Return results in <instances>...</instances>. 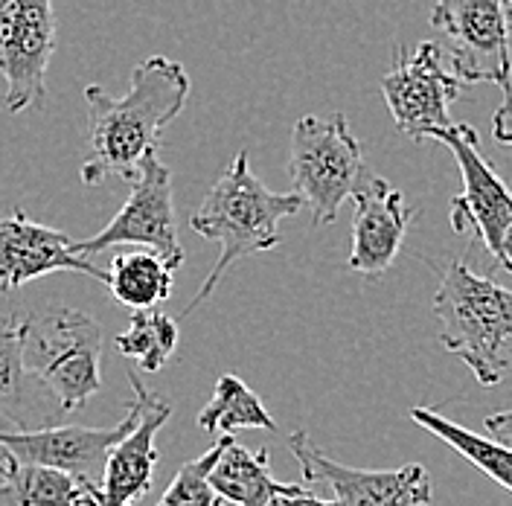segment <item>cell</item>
Segmentation results:
<instances>
[{
  "mask_svg": "<svg viewBox=\"0 0 512 506\" xmlns=\"http://www.w3.org/2000/svg\"><path fill=\"white\" fill-rule=\"evenodd\" d=\"M190 73L181 62L152 56L131 70V88L111 96L99 85L85 88L91 152L82 163V184L105 178L134 181L143 160L158 152L160 131L187 105Z\"/></svg>",
  "mask_w": 512,
  "mask_h": 506,
  "instance_id": "1",
  "label": "cell"
},
{
  "mask_svg": "<svg viewBox=\"0 0 512 506\" xmlns=\"http://www.w3.org/2000/svg\"><path fill=\"white\" fill-rule=\"evenodd\" d=\"M303 207L306 204L297 192L268 190L251 172L248 152H239L190 219V227L198 236L219 242V259L198 294L187 303L184 315H192L204 300H210L216 285L239 259L277 248L280 222L297 216Z\"/></svg>",
  "mask_w": 512,
  "mask_h": 506,
  "instance_id": "2",
  "label": "cell"
},
{
  "mask_svg": "<svg viewBox=\"0 0 512 506\" xmlns=\"http://www.w3.org/2000/svg\"><path fill=\"white\" fill-rule=\"evenodd\" d=\"M434 315L440 344L483 387L501 384L512 367V288L478 277L463 259H454L443 268Z\"/></svg>",
  "mask_w": 512,
  "mask_h": 506,
  "instance_id": "3",
  "label": "cell"
},
{
  "mask_svg": "<svg viewBox=\"0 0 512 506\" xmlns=\"http://www.w3.org/2000/svg\"><path fill=\"white\" fill-rule=\"evenodd\" d=\"M288 175L294 192L309 207L315 227L338 219L341 204L370 175L344 114H332L329 120L300 117L294 123L288 143Z\"/></svg>",
  "mask_w": 512,
  "mask_h": 506,
  "instance_id": "4",
  "label": "cell"
},
{
  "mask_svg": "<svg viewBox=\"0 0 512 506\" xmlns=\"http://www.w3.org/2000/svg\"><path fill=\"white\" fill-rule=\"evenodd\" d=\"M102 329L79 309L56 306L32 317L27 338V364L41 387L64 413L79 411L102 387L99 373Z\"/></svg>",
  "mask_w": 512,
  "mask_h": 506,
  "instance_id": "5",
  "label": "cell"
},
{
  "mask_svg": "<svg viewBox=\"0 0 512 506\" xmlns=\"http://www.w3.org/2000/svg\"><path fill=\"white\" fill-rule=\"evenodd\" d=\"M428 140L448 146L460 166L463 192L451 201V227L478 236L495 262L512 271V190L480 155L478 131L469 123H454L428 134Z\"/></svg>",
  "mask_w": 512,
  "mask_h": 506,
  "instance_id": "6",
  "label": "cell"
},
{
  "mask_svg": "<svg viewBox=\"0 0 512 506\" xmlns=\"http://www.w3.org/2000/svg\"><path fill=\"white\" fill-rule=\"evenodd\" d=\"M120 245H134L158 253L172 271L184 265V248L178 239L175 201H172V172L158 158V152L143 160L137 178L131 181V192L123 210L96 236L73 242V251L91 259L96 253Z\"/></svg>",
  "mask_w": 512,
  "mask_h": 506,
  "instance_id": "7",
  "label": "cell"
},
{
  "mask_svg": "<svg viewBox=\"0 0 512 506\" xmlns=\"http://www.w3.org/2000/svg\"><path fill=\"white\" fill-rule=\"evenodd\" d=\"M460 88L463 82L448 70L446 56L434 41H422L414 50L396 44L393 64L382 76V96L393 123L416 143L454 126L448 105L460 96Z\"/></svg>",
  "mask_w": 512,
  "mask_h": 506,
  "instance_id": "8",
  "label": "cell"
},
{
  "mask_svg": "<svg viewBox=\"0 0 512 506\" xmlns=\"http://www.w3.org/2000/svg\"><path fill=\"white\" fill-rule=\"evenodd\" d=\"M431 27L451 41V70L463 85L486 82L512 94L507 0H437Z\"/></svg>",
  "mask_w": 512,
  "mask_h": 506,
  "instance_id": "9",
  "label": "cell"
},
{
  "mask_svg": "<svg viewBox=\"0 0 512 506\" xmlns=\"http://www.w3.org/2000/svg\"><path fill=\"white\" fill-rule=\"evenodd\" d=\"M53 53V0H0V79L6 82L9 114L44 108Z\"/></svg>",
  "mask_w": 512,
  "mask_h": 506,
  "instance_id": "10",
  "label": "cell"
},
{
  "mask_svg": "<svg viewBox=\"0 0 512 506\" xmlns=\"http://www.w3.org/2000/svg\"><path fill=\"white\" fill-rule=\"evenodd\" d=\"M288 448L300 463L306 483H326L338 506H428L434 486L425 466L402 469H352L326 457L306 431H294Z\"/></svg>",
  "mask_w": 512,
  "mask_h": 506,
  "instance_id": "11",
  "label": "cell"
},
{
  "mask_svg": "<svg viewBox=\"0 0 512 506\" xmlns=\"http://www.w3.org/2000/svg\"><path fill=\"white\" fill-rule=\"evenodd\" d=\"M137 422H140V402L134 399L126 419L114 428L59 425V428H44V431H32V434H3L0 431V451H6L9 457H15L21 463L47 466V469L79 477V480L102 489L105 466H108L114 445L123 443Z\"/></svg>",
  "mask_w": 512,
  "mask_h": 506,
  "instance_id": "12",
  "label": "cell"
},
{
  "mask_svg": "<svg viewBox=\"0 0 512 506\" xmlns=\"http://www.w3.org/2000/svg\"><path fill=\"white\" fill-rule=\"evenodd\" d=\"M73 242L76 239L56 227L32 222L24 210H12L0 219V291H15L59 271L88 274L99 283H108V268L79 256Z\"/></svg>",
  "mask_w": 512,
  "mask_h": 506,
  "instance_id": "13",
  "label": "cell"
},
{
  "mask_svg": "<svg viewBox=\"0 0 512 506\" xmlns=\"http://www.w3.org/2000/svg\"><path fill=\"white\" fill-rule=\"evenodd\" d=\"M350 268L364 277H382L402 251L405 233L416 213L405 210V195L379 175H367L352 195Z\"/></svg>",
  "mask_w": 512,
  "mask_h": 506,
  "instance_id": "14",
  "label": "cell"
},
{
  "mask_svg": "<svg viewBox=\"0 0 512 506\" xmlns=\"http://www.w3.org/2000/svg\"><path fill=\"white\" fill-rule=\"evenodd\" d=\"M32 317H0V431L32 434L53 428L62 416L59 402L41 387L27 364Z\"/></svg>",
  "mask_w": 512,
  "mask_h": 506,
  "instance_id": "15",
  "label": "cell"
},
{
  "mask_svg": "<svg viewBox=\"0 0 512 506\" xmlns=\"http://www.w3.org/2000/svg\"><path fill=\"white\" fill-rule=\"evenodd\" d=\"M134 399L140 402V422L128 434L123 443L114 445L105 480H102V504L99 506H126L134 498L146 495L152 489V475L158 466V431L169 422L172 405L152 393L143 381L137 379L134 370H126Z\"/></svg>",
  "mask_w": 512,
  "mask_h": 506,
  "instance_id": "16",
  "label": "cell"
},
{
  "mask_svg": "<svg viewBox=\"0 0 512 506\" xmlns=\"http://www.w3.org/2000/svg\"><path fill=\"white\" fill-rule=\"evenodd\" d=\"M102 489L0 451V506H99Z\"/></svg>",
  "mask_w": 512,
  "mask_h": 506,
  "instance_id": "17",
  "label": "cell"
},
{
  "mask_svg": "<svg viewBox=\"0 0 512 506\" xmlns=\"http://www.w3.org/2000/svg\"><path fill=\"white\" fill-rule=\"evenodd\" d=\"M210 483L222 501L236 506H268L280 495H297L306 489L303 483H280L271 475L268 451H248L239 443L224 448Z\"/></svg>",
  "mask_w": 512,
  "mask_h": 506,
  "instance_id": "18",
  "label": "cell"
},
{
  "mask_svg": "<svg viewBox=\"0 0 512 506\" xmlns=\"http://www.w3.org/2000/svg\"><path fill=\"white\" fill-rule=\"evenodd\" d=\"M108 291L117 303L134 312H149L172 297V268L152 251L117 253L108 268Z\"/></svg>",
  "mask_w": 512,
  "mask_h": 506,
  "instance_id": "19",
  "label": "cell"
},
{
  "mask_svg": "<svg viewBox=\"0 0 512 506\" xmlns=\"http://www.w3.org/2000/svg\"><path fill=\"white\" fill-rule=\"evenodd\" d=\"M411 419L428 434H434L437 440H443L448 448H454L463 460H469L489 480H495L498 486L512 492V448L501 445L492 437H480L475 431L451 422L443 413L422 408V405L411 411Z\"/></svg>",
  "mask_w": 512,
  "mask_h": 506,
  "instance_id": "20",
  "label": "cell"
},
{
  "mask_svg": "<svg viewBox=\"0 0 512 506\" xmlns=\"http://www.w3.org/2000/svg\"><path fill=\"white\" fill-rule=\"evenodd\" d=\"M198 428L207 434H222V437H233L236 431H256V428L277 434V422L265 411L262 399L245 381L230 373H224L222 379L216 381L210 402L198 413Z\"/></svg>",
  "mask_w": 512,
  "mask_h": 506,
  "instance_id": "21",
  "label": "cell"
},
{
  "mask_svg": "<svg viewBox=\"0 0 512 506\" xmlns=\"http://www.w3.org/2000/svg\"><path fill=\"white\" fill-rule=\"evenodd\" d=\"M114 347L120 355L134 358L146 373H158L178 347V323L166 312H131L126 332L117 335Z\"/></svg>",
  "mask_w": 512,
  "mask_h": 506,
  "instance_id": "22",
  "label": "cell"
},
{
  "mask_svg": "<svg viewBox=\"0 0 512 506\" xmlns=\"http://www.w3.org/2000/svg\"><path fill=\"white\" fill-rule=\"evenodd\" d=\"M230 443H233V437H219V443L207 448L201 457L184 463L175 480L169 483V489L163 492L158 506H222L224 501L216 495L210 475H213L216 463L222 460L224 448Z\"/></svg>",
  "mask_w": 512,
  "mask_h": 506,
  "instance_id": "23",
  "label": "cell"
},
{
  "mask_svg": "<svg viewBox=\"0 0 512 506\" xmlns=\"http://www.w3.org/2000/svg\"><path fill=\"white\" fill-rule=\"evenodd\" d=\"M492 134H495L498 143L512 146V94H504L501 108L492 114Z\"/></svg>",
  "mask_w": 512,
  "mask_h": 506,
  "instance_id": "24",
  "label": "cell"
},
{
  "mask_svg": "<svg viewBox=\"0 0 512 506\" xmlns=\"http://www.w3.org/2000/svg\"><path fill=\"white\" fill-rule=\"evenodd\" d=\"M483 428L492 434V440H498V443H512V408L510 411L486 416V419H483Z\"/></svg>",
  "mask_w": 512,
  "mask_h": 506,
  "instance_id": "25",
  "label": "cell"
},
{
  "mask_svg": "<svg viewBox=\"0 0 512 506\" xmlns=\"http://www.w3.org/2000/svg\"><path fill=\"white\" fill-rule=\"evenodd\" d=\"M268 506H338L335 501H323L318 498L315 492H309V486L303 489V492H297V495H280V498H274Z\"/></svg>",
  "mask_w": 512,
  "mask_h": 506,
  "instance_id": "26",
  "label": "cell"
},
{
  "mask_svg": "<svg viewBox=\"0 0 512 506\" xmlns=\"http://www.w3.org/2000/svg\"><path fill=\"white\" fill-rule=\"evenodd\" d=\"M507 15H510V24H512V0H507Z\"/></svg>",
  "mask_w": 512,
  "mask_h": 506,
  "instance_id": "27",
  "label": "cell"
},
{
  "mask_svg": "<svg viewBox=\"0 0 512 506\" xmlns=\"http://www.w3.org/2000/svg\"><path fill=\"white\" fill-rule=\"evenodd\" d=\"M126 506H131V504H126Z\"/></svg>",
  "mask_w": 512,
  "mask_h": 506,
  "instance_id": "28",
  "label": "cell"
}]
</instances>
